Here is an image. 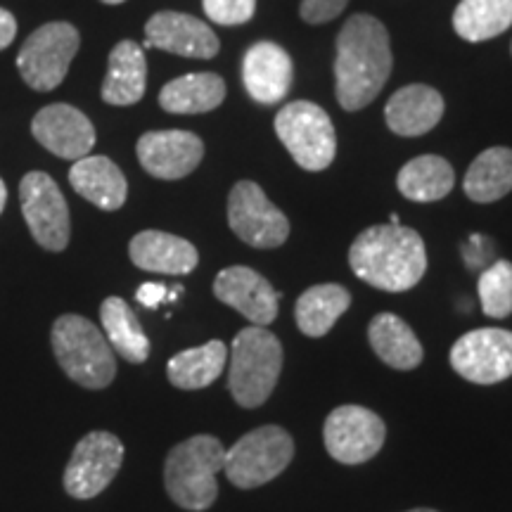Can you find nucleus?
<instances>
[{"label":"nucleus","instance_id":"c756f323","mask_svg":"<svg viewBox=\"0 0 512 512\" xmlns=\"http://www.w3.org/2000/svg\"><path fill=\"white\" fill-rule=\"evenodd\" d=\"M512 27V0H460L453 29L470 43L489 41Z\"/></svg>","mask_w":512,"mask_h":512},{"label":"nucleus","instance_id":"aec40b11","mask_svg":"<svg viewBox=\"0 0 512 512\" xmlns=\"http://www.w3.org/2000/svg\"><path fill=\"white\" fill-rule=\"evenodd\" d=\"M131 261L140 271L164 275H188L200 264V254L192 242L162 230H143L128 245Z\"/></svg>","mask_w":512,"mask_h":512},{"label":"nucleus","instance_id":"a211bd4d","mask_svg":"<svg viewBox=\"0 0 512 512\" xmlns=\"http://www.w3.org/2000/svg\"><path fill=\"white\" fill-rule=\"evenodd\" d=\"M242 81L249 98L259 105L283 100L292 86V60L287 50L273 41L254 43L242 62Z\"/></svg>","mask_w":512,"mask_h":512},{"label":"nucleus","instance_id":"cd10ccee","mask_svg":"<svg viewBox=\"0 0 512 512\" xmlns=\"http://www.w3.org/2000/svg\"><path fill=\"white\" fill-rule=\"evenodd\" d=\"M399 192L411 202H439L456 185L453 166L439 155H420L408 162L396 178Z\"/></svg>","mask_w":512,"mask_h":512},{"label":"nucleus","instance_id":"58836bf2","mask_svg":"<svg viewBox=\"0 0 512 512\" xmlns=\"http://www.w3.org/2000/svg\"><path fill=\"white\" fill-rule=\"evenodd\" d=\"M408 512H437V510H430V508H415V510H408Z\"/></svg>","mask_w":512,"mask_h":512},{"label":"nucleus","instance_id":"393cba45","mask_svg":"<svg viewBox=\"0 0 512 512\" xmlns=\"http://www.w3.org/2000/svg\"><path fill=\"white\" fill-rule=\"evenodd\" d=\"M228 363V347L221 339H211L202 347L185 349L176 354L166 366L169 382L185 392H195V389L209 387L216 382Z\"/></svg>","mask_w":512,"mask_h":512},{"label":"nucleus","instance_id":"2eb2a0df","mask_svg":"<svg viewBox=\"0 0 512 512\" xmlns=\"http://www.w3.org/2000/svg\"><path fill=\"white\" fill-rule=\"evenodd\" d=\"M145 48L166 50L171 55L209 60L221 50L219 36L202 19L183 12H157L145 24Z\"/></svg>","mask_w":512,"mask_h":512},{"label":"nucleus","instance_id":"20e7f679","mask_svg":"<svg viewBox=\"0 0 512 512\" xmlns=\"http://www.w3.org/2000/svg\"><path fill=\"white\" fill-rule=\"evenodd\" d=\"M50 342L57 363L69 380L86 389L110 387L117 375V361L98 325L76 313H67L53 323Z\"/></svg>","mask_w":512,"mask_h":512},{"label":"nucleus","instance_id":"c9c22d12","mask_svg":"<svg viewBox=\"0 0 512 512\" xmlns=\"http://www.w3.org/2000/svg\"><path fill=\"white\" fill-rule=\"evenodd\" d=\"M5 202H8V188H5L3 178H0V214H3V209H5Z\"/></svg>","mask_w":512,"mask_h":512},{"label":"nucleus","instance_id":"a878e982","mask_svg":"<svg viewBox=\"0 0 512 512\" xmlns=\"http://www.w3.org/2000/svg\"><path fill=\"white\" fill-rule=\"evenodd\" d=\"M349 304L351 294L347 287L335 283L313 285L297 299L294 318L306 337H325L335 328L339 316L349 309Z\"/></svg>","mask_w":512,"mask_h":512},{"label":"nucleus","instance_id":"412c9836","mask_svg":"<svg viewBox=\"0 0 512 512\" xmlns=\"http://www.w3.org/2000/svg\"><path fill=\"white\" fill-rule=\"evenodd\" d=\"M69 183L83 200L95 204L102 211L121 209L128 197L126 176L121 174V169L110 157L102 155L76 159L69 169Z\"/></svg>","mask_w":512,"mask_h":512},{"label":"nucleus","instance_id":"9d476101","mask_svg":"<svg viewBox=\"0 0 512 512\" xmlns=\"http://www.w3.org/2000/svg\"><path fill=\"white\" fill-rule=\"evenodd\" d=\"M228 226L256 249H275L290 238V221L254 181H240L228 195Z\"/></svg>","mask_w":512,"mask_h":512},{"label":"nucleus","instance_id":"4468645a","mask_svg":"<svg viewBox=\"0 0 512 512\" xmlns=\"http://www.w3.org/2000/svg\"><path fill=\"white\" fill-rule=\"evenodd\" d=\"M136 152L147 174L159 181H178L200 166L204 143L195 133L169 128V131H150L140 136Z\"/></svg>","mask_w":512,"mask_h":512},{"label":"nucleus","instance_id":"1a4fd4ad","mask_svg":"<svg viewBox=\"0 0 512 512\" xmlns=\"http://www.w3.org/2000/svg\"><path fill=\"white\" fill-rule=\"evenodd\" d=\"M24 221L31 238L48 252H64L72 238V219L62 190L43 171H31L19 183Z\"/></svg>","mask_w":512,"mask_h":512},{"label":"nucleus","instance_id":"ddd939ff","mask_svg":"<svg viewBox=\"0 0 512 512\" xmlns=\"http://www.w3.org/2000/svg\"><path fill=\"white\" fill-rule=\"evenodd\" d=\"M451 366L467 382L496 384L512 375V332L479 328L451 347Z\"/></svg>","mask_w":512,"mask_h":512},{"label":"nucleus","instance_id":"6e6552de","mask_svg":"<svg viewBox=\"0 0 512 512\" xmlns=\"http://www.w3.org/2000/svg\"><path fill=\"white\" fill-rule=\"evenodd\" d=\"M81 36L74 24L50 22L38 27L17 55V69L31 91H55L79 53Z\"/></svg>","mask_w":512,"mask_h":512},{"label":"nucleus","instance_id":"2f4dec72","mask_svg":"<svg viewBox=\"0 0 512 512\" xmlns=\"http://www.w3.org/2000/svg\"><path fill=\"white\" fill-rule=\"evenodd\" d=\"M202 8L211 22L221 27H235L254 17L256 0H202Z\"/></svg>","mask_w":512,"mask_h":512},{"label":"nucleus","instance_id":"4be33fe9","mask_svg":"<svg viewBox=\"0 0 512 512\" xmlns=\"http://www.w3.org/2000/svg\"><path fill=\"white\" fill-rule=\"evenodd\" d=\"M147 86V62L136 41H121L112 48L107 76L102 81V100L114 107H128L143 100Z\"/></svg>","mask_w":512,"mask_h":512},{"label":"nucleus","instance_id":"72a5a7b5","mask_svg":"<svg viewBox=\"0 0 512 512\" xmlns=\"http://www.w3.org/2000/svg\"><path fill=\"white\" fill-rule=\"evenodd\" d=\"M136 299L143 306H147V309H157L164 299H169V290L162 283H143L138 287Z\"/></svg>","mask_w":512,"mask_h":512},{"label":"nucleus","instance_id":"6ab92c4d","mask_svg":"<svg viewBox=\"0 0 512 512\" xmlns=\"http://www.w3.org/2000/svg\"><path fill=\"white\" fill-rule=\"evenodd\" d=\"M444 117V98L439 91L425 83H413V86L401 88L389 98L384 107V119H387L389 131L396 136L415 138L430 133Z\"/></svg>","mask_w":512,"mask_h":512},{"label":"nucleus","instance_id":"7ed1b4c3","mask_svg":"<svg viewBox=\"0 0 512 512\" xmlns=\"http://www.w3.org/2000/svg\"><path fill=\"white\" fill-rule=\"evenodd\" d=\"M223 460L226 448L211 434H195L181 441L166 456V494L183 510H209L219 496L216 475L223 472Z\"/></svg>","mask_w":512,"mask_h":512},{"label":"nucleus","instance_id":"473e14b6","mask_svg":"<svg viewBox=\"0 0 512 512\" xmlns=\"http://www.w3.org/2000/svg\"><path fill=\"white\" fill-rule=\"evenodd\" d=\"M349 0H302L299 17L306 24H328L347 10Z\"/></svg>","mask_w":512,"mask_h":512},{"label":"nucleus","instance_id":"f8f14e48","mask_svg":"<svg viewBox=\"0 0 512 512\" xmlns=\"http://www.w3.org/2000/svg\"><path fill=\"white\" fill-rule=\"evenodd\" d=\"M387 427L380 415L363 406H339L323 427L325 448L337 463L361 465L384 446Z\"/></svg>","mask_w":512,"mask_h":512},{"label":"nucleus","instance_id":"dca6fc26","mask_svg":"<svg viewBox=\"0 0 512 512\" xmlns=\"http://www.w3.org/2000/svg\"><path fill=\"white\" fill-rule=\"evenodd\" d=\"M31 133L48 152L72 162L88 157L95 147V126L91 119L64 102L43 107L31 121Z\"/></svg>","mask_w":512,"mask_h":512},{"label":"nucleus","instance_id":"0eeeda50","mask_svg":"<svg viewBox=\"0 0 512 512\" xmlns=\"http://www.w3.org/2000/svg\"><path fill=\"white\" fill-rule=\"evenodd\" d=\"M275 133L304 171L328 169L337 152V133L323 107L294 100L275 117Z\"/></svg>","mask_w":512,"mask_h":512},{"label":"nucleus","instance_id":"39448f33","mask_svg":"<svg viewBox=\"0 0 512 512\" xmlns=\"http://www.w3.org/2000/svg\"><path fill=\"white\" fill-rule=\"evenodd\" d=\"M283 370V344L271 330L249 325L230 349L228 389L242 408H259L271 399Z\"/></svg>","mask_w":512,"mask_h":512},{"label":"nucleus","instance_id":"b1692460","mask_svg":"<svg viewBox=\"0 0 512 512\" xmlns=\"http://www.w3.org/2000/svg\"><path fill=\"white\" fill-rule=\"evenodd\" d=\"M226 100V81L214 72H195L169 81L159 93V105L171 114H204Z\"/></svg>","mask_w":512,"mask_h":512},{"label":"nucleus","instance_id":"bb28decb","mask_svg":"<svg viewBox=\"0 0 512 512\" xmlns=\"http://www.w3.org/2000/svg\"><path fill=\"white\" fill-rule=\"evenodd\" d=\"M465 195L477 204L503 200L512 190V150L489 147L470 164L465 174Z\"/></svg>","mask_w":512,"mask_h":512},{"label":"nucleus","instance_id":"c85d7f7f","mask_svg":"<svg viewBox=\"0 0 512 512\" xmlns=\"http://www.w3.org/2000/svg\"><path fill=\"white\" fill-rule=\"evenodd\" d=\"M107 342L128 363H143L150 356V339L140 328L138 316L121 297H107L100 306Z\"/></svg>","mask_w":512,"mask_h":512},{"label":"nucleus","instance_id":"f3484780","mask_svg":"<svg viewBox=\"0 0 512 512\" xmlns=\"http://www.w3.org/2000/svg\"><path fill=\"white\" fill-rule=\"evenodd\" d=\"M214 294L219 302L242 313L252 325L266 328L278 318L280 294L261 273L249 266H230L216 275Z\"/></svg>","mask_w":512,"mask_h":512},{"label":"nucleus","instance_id":"f257e3e1","mask_svg":"<svg viewBox=\"0 0 512 512\" xmlns=\"http://www.w3.org/2000/svg\"><path fill=\"white\" fill-rule=\"evenodd\" d=\"M389 31L373 15L349 17L337 36L335 95L342 110L358 112L368 107L392 74Z\"/></svg>","mask_w":512,"mask_h":512},{"label":"nucleus","instance_id":"f03ea898","mask_svg":"<svg viewBox=\"0 0 512 512\" xmlns=\"http://www.w3.org/2000/svg\"><path fill=\"white\" fill-rule=\"evenodd\" d=\"M349 266L363 283L384 292H406L427 271L425 242L413 228L382 226L366 228L349 249Z\"/></svg>","mask_w":512,"mask_h":512},{"label":"nucleus","instance_id":"5701e85b","mask_svg":"<svg viewBox=\"0 0 512 512\" xmlns=\"http://www.w3.org/2000/svg\"><path fill=\"white\" fill-rule=\"evenodd\" d=\"M368 339L377 358L387 363L389 368L413 370L420 366L422 356H425L411 325L394 313H380L370 320Z\"/></svg>","mask_w":512,"mask_h":512},{"label":"nucleus","instance_id":"7c9ffc66","mask_svg":"<svg viewBox=\"0 0 512 512\" xmlns=\"http://www.w3.org/2000/svg\"><path fill=\"white\" fill-rule=\"evenodd\" d=\"M482 311L489 318H508L512 313V264L494 261L477 283Z\"/></svg>","mask_w":512,"mask_h":512},{"label":"nucleus","instance_id":"9b49d317","mask_svg":"<svg viewBox=\"0 0 512 512\" xmlns=\"http://www.w3.org/2000/svg\"><path fill=\"white\" fill-rule=\"evenodd\" d=\"M124 463V444L112 432H91L74 446L67 470H64V489L72 498L88 501L95 498Z\"/></svg>","mask_w":512,"mask_h":512},{"label":"nucleus","instance_id":"423d86ee","mask_svg":"<svg viewBox=\"0 0 512 512\" xmlns=\"http://www.w3.org/2000/svg\"><path fill=\"white\" fill-rule=\"evenodd\" d=\"M294 441L290 432L278 425H264L247 432L226 451L223 472L238 489H256L271 482L292 463Z\"/></svg>","mask_w":512,"mask_h":512},{"label":"nucleus","instance_id":"4c0bfd02","mask_svg":"<svg viewBox=\"0 0 512 512\" xmlns=\"http://www.w3.org/2000/svg\"><path fill=\"white\" fill-rule=\"evenodd\" d=\"M102 3H107V5H119V3H126V0H102Z\"/></svg>","mask_w":512,"mask_h":512},{"label":"nucleus","instance_id":"f704fd0d","mask_svg":"<svg viewBox=\"0 0 512 512\" xmlns=\"http://www.w3.org/2000/svg\"><path fill=\"white\" fill-rule=\"evenodd\" d=\"M17 36V19L12 12L0 8V50H5Z\"/></svg>","mask_w":512,"mask_h":512},{"label":"nucleus","instance_id":"e433bc0d","mask_svg":"<svg viewBox=\"0 0 512 512\" xmlns=\"http://www.w3.org/2000/svg\"><path fill=\"white\" fill-rule=\"evenodd\" d=\"M389 223H392V226H399V216H396V214L389 216Z\"/></svg>","mask_w":512,"mask_h":512}]
</instances>
